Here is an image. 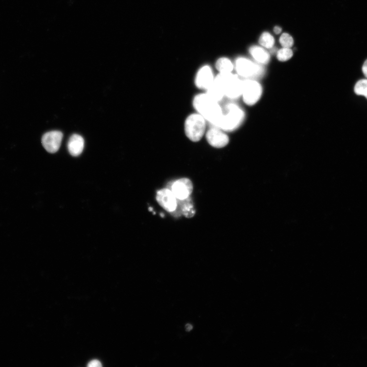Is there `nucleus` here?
I'll use <instances>...</instances> for the list:
<instances>
[{"label": "nucleus", "mask_w": 367, "mask_h": 367, "mask_svg": "<svg viewBox=\"0 0 367 367\" xmlns=\"http://www.w3.org/2000/svg\"><path fill=\"white\" fill-rule=\"evenodd\" d=\"M244 116V112L239 106L229 104L223 110L222 118L216 127L225 131L235 130L243 122Z\"/></svg>", "instance_id": "f03ea898"}, {"label": "nucleus", "mask_w": 367, "mask_h": 367, "mask_svg": "<svg viewBox=\"0 0 367 367\" xmlns=\"http://www.w3.org/2000/svg\"><path fill=\"white\" fill-rule=\"evenodd\" d=\"M293 55V52L290 48L283 47L278 51L277 57L280 61H286L291 59Z\"/></svg>", "instance_id": "6ab92c4d"}, {"label": "nucleus", "mask_w": 367, "mask_h": 367, "mask_svg": "<svg viewBox=\"0 0 367 367\" xmlns=\"http://www.w3.org/2000/svg\"><path fill=\"white\" fill-rule=\"evenodd\" d=\"M279 42L283 47H291L294 43L293 38L288 33H283L280 38Z\"/></svg>", "instance_id": "aec40b11"}, {"label": "nucleus", "mask_w": 367, "mask_h": 367, "mask_svg": "<svg viewBox=\"0 0 367 367\" xmlns=\"http://www.w3.org/2000/svg\"><path fill=\"white\" fill-rule=\"evenodd\" d=\"M206 139L209 144L215 148H222L229 142V138L222 129L214 126L206 133Z\"/></svg>", "instance_id": "6e6552de"}, {"label": "nucleus", "mask_w": 367, "mask_h": 367, "mask_svg": "<svg viewBox=\"0 0 367 367\" xmlns=\"http://www.w3.org/2000/svg\"><path fill=\"white\" fill-rule=\"evenodd\" d=\"M193 106L197 113L214 126L218 125L223 114V110L219 102L206 93L196 95Z\"/></svg>", "instance_id": "f257e3e1"}, {"label": "nucleus", "mask_w": 367, "mask_h": 367, "mask_svg": "<svg viewBox=\"0 0 367 367\" xmlns=\"http://www.w3.org/2000/svg\"><path fill=\"white\" fill-rule=\"evenodd\" d=\"M185 328L187 331H190L192 329L193 326L191 324L188 323L186 325Z\"/></svg>", "instance_id": "b1692460"}, {"label": "nucleus", "mask_w": 367, "mask_h": 367, "mask_svg": "<svg viewBox=\"0 0 367 367\" xmlns=\"http://www.w3.org/2000/svg\"><path fill=\"white\" fill-rule=\"evenodd\" d=\"M177 201L176 209L174 212H171L172 214L176 218L181 216L182 215L188 219L193 218L196 211L190 196L183 199L177 198Z\"/></svg>", "instance_id": "f8f14e48"}, {"label": "nucleus", "mask_w": 367, "mask_h": 367, "mask_svg": "<svg viewBox=\"0 0 367 367\" xmlns=\"http://www.w3.org/2000/svg\"><path fill=\"white\" fill-rule=\"evenodd\" d=\"M223 85L225 95L228 97L235 99L242 95L243 81L237 75L230 73H220Z\"/></svg>", "instance_id": "20e7f679"}, {"label": "nucleus", "mask_w": 367, "mask_h": 367, "mask_svg": "<svg viewBox=\"0 0 367 367\" xmlns=\"http://www.w3.org/2000/svg\"><path fill=\"white\" fill-rule=\"evenodd\" d=\"M88 366L89 367H101L102 366V365L99 361L94 360L91 361Z\"/></svg>", "instance_id": "412c9836"}, {"label": "nucleus", "mask_w": 367, "mask_h": 367, "mask_svg": "<svg viewBox=\"0 0 367 367\" xmlns=\"http://www.w3.org/2000/svg\"><path fill=\"white\" fill-rule=\"evenodd\" d=\"M68 147L69 153L72 156H78L82 153L84 149L85 140L81 136L74 135L69 140Z\"/></svg>", "instance_id": "4468645a"}, {"label": "nucleus", "mask_w": 367, "mask_h": 367, "mask_svg": "<svg viewBox=\"0 0 367 367\" xmlns=\"http://www.w3.org/2000/svg\"><path fill=\"white\" fill-rule=\"evenodd\" d=\"M259 43L266 48H271L275 44V39L270 33L264 32L259 39Z\"/></svg>", "instance_id": "f3484780"}, {"label": "nucleus", "mask_w": 367, "mask_h": 367, "mask_svg": "<svg viewBox=\"0 0 367 367\" xmlns=\"http://www.w3.org/2000/svg\"><path fill=\"white\" fill-rule=\"evenodd\" d=\"M355 92L359 95H363L367 99V79L359 81L355 87Z\"/></svg>", "instance_id": "a211bd4d"}, {"label": "nucleus", "mask_w": 367, "mask_h": 367, "mask_svg": "<svg viewBox=\"0 0 367 367\" xmlns=\"http://www.w3.org/2000/svg\"><path fill=\"white\" fill-rule=\"evenodd\" d=\"M156 200L160 206L170 213L174 212L177 208V198L169 189H162L158 191Z\"/></svg>", "instance_id": "1a4fd4ad"}, {"label": "nucleus", "mask_w": 367, "mask_h": 367, "mask_svg": "<svg viewBox=\"0 0 367 367\" xmlns=\"http://www.w3.org/2000/svg\"><path fill=\"white\" fill-rule=\"evenodd\" d=\"M206 128V120L198 113L189 115L185 122L186 136L193 142H198L202 139Z\"/></svg>", "instance_id": "7ed1b4c3"}, {"label": "nucleus", "mask_w": 367, "mask_h": 367, "mask_svg": "<svg viewBox=\"0 0 367 367\" xmlns=\"http://www.w3.org/2000/svg\"><path fill=\"white\" fill-rule=\"evenodd\" d=\"M216 68L220 73H230L233 69V64L228 58H222L217 61Z\"/></svg>", "instance_id": "dca6fc26"}, {"label": "nucleus", "mask_w": 367, "mask_h": 367, "mask_svg": "<svg viewBox=\"0 0 367 367\" xmlns=\"http://www.w3.org/2000/svg\"><path fill=\"white\" fill-rule=\"evenodd\" d=\"M161 217H162V218H163V217H164V214H161Z\"/></svg>", "instance_id": "a878e982"}, {"label": "nucleus", "mask_w": 367, "mask_h": 367, "mask_svg": "<svg viewBox=\"0 0 367 367\" xmlns=\"http://www.w3.org/2000/svg\"><path fill=\"white\" fill-rule=\"evenodd\" d=\"M362 71L364 75V76L367 78V59L365 61L363 67H362Z\"/></svg>", "instance_id": "4be33fe9"}, {"label": "nucleus", "mask_w": 367, "mask_h": 367, "mask_svg": "<svg viewBox=\"0 0 367 367\" xmlns=\"http://www.w3.org/2000/svg\"><path fill=\"white\" fill-rule=\"evenodd\" d=\"M63 138L62 133L58 131L47 132L42 138V144L46 151L49 153H56L61 144Z\"/></svg>", "instance_id": "0eeeda50"}, {"label": "nucleus", "mask_w": 367, "mask_h": 367, "mask_svg": "<svg viewBox=\"0 0 367 367\" xmlns=\"http://www.w3.org/2000/svg\"><path fill=\"white\" fill-rule=\"evenodd\" d=\"M249 52L259 63L266 64L270 61V54L264 49L260 46H252L249 48Z\"/></svg>", "instance_id": "2eb2a0df"}, {"label": "nucleus", "mask_w": 367, "mask_h": 367, "mask_svg": "<svg viewBox=\"0 0 367 367\" xmlns=\"http://www.w3.org/2000/svg\"><path fill=\"white\" fill-rule=\"evenodd\" d=\"M214 78L210 66H204L197 73L195 80V86L198 89L206 91L212 85Z\"/></svg>", "instance_id": "9b49d317"}, {"label": "nucleus", "mask_w": 367, "mask_h": 367, "mask_svg": "<svg viewBox=\"0 0 367 367\" xmlns=\"http://www.w3.org/2000/svg\"><path fill=\"white\" fill-rule=\"evenodd\" d=\"M193 189V184L189 179L182 178L173 184L171 190L177 198L183 199L190 196Z\"/></svg>", "instance_id": "9d476101"}, {"label": "nucleus", "mask_w": 367, "mask_h": 367, "mask_svg": "<svg viewBox=\"0 0 367 367\" xmlns=\"http://www.w3.org/2000/svg\"><path fill=\"white\" fill-rule=\"evenodd\" d=\"M152 210H153V208H149V211H152Z\"/></svg>", "instance_id": "393cba45"}, {"label": "nucleus", "mask_w": 367, "mask_h": 367, "mask_svg": "<svg viewBox=\"0 0 367 367\" xmlns=\"http://www.w3.org/2000/svg\"><path fill=\"white\" fill-rule=\"evenodd\" d=\"M262 94L261 86L256 81L246 80L243 81L242 95L244 103L249 106L256 104Z\"/></svg>", "instance_id": "39448f33"}, {"label": "nucleus", "mask_w": 367, "mask_h": 367, "mask_svg": "<svg viewBox=\"0 0 367 367\" xmlns=\"http://www.w3.org/2000/svg\"><path fill=\"white\" fill-rule=\"evenodd\" d=\"M236 68L239 75L246 78L258 77L263 71L262 66L244 58L237 59Z\"/></svg>", "instance_id": "423d86ee"}, {"label": "nucleus", "mask_w": 367, "mask_h": 367, "mask_svg": "<svg viewBox=\"0 0 367 367\" xmlns=\"http://www.w3.org/2000/svg\"><path fill=\"white\" fill-rule=\"evenodd\" d=\"M206 93L219 102L225 95L223 83L219 75L214 78L212 85L206 91Z\"/></svg>", "instance_id": "ddd939ff"}, {"label": "nucleus", "mask_w": 367, "mask_h": 367, "mask_svg": "<svg viewBox=\"0 0 367 367\" xmlns=\"http://www.w3.org/2000/svg\"><path fill=\"white\" fill-rule=\"evenodd\" d=\"M274 32L276 33V34H279V33L281 32V28L278 26L275 27L274 28Z\"/></svg>", "instance_id": "5701e85b"}]
</instances>
